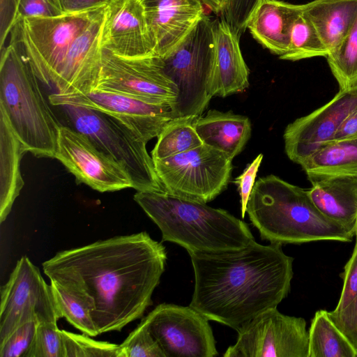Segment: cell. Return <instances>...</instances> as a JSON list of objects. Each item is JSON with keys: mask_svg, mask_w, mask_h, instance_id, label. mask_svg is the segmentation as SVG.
<instances>
[{"mask_svg": "<svg viewBox=\"0 0 357 357\" xmlns=\"http://www.w3.org/2000/svg\"><path fill=\"white\" fill-rule=\"evenodd\" d=\"M63 357H119V345L60 330Z\"/></svg>", "mask_w": 357, "mask_h": 357, "instance_id": "cell-32", "label": "cell"}, {"mask_svg": "<svg viewBox=\"0 0 357 357\" xmlns=\"http://www.w3.org/2000/svg\"><path fill=\"white\" fill-rule=\"evenodd\" d=\"M263 155H258L254 160L248 164L243 172L234 180L238 185V190L241 197V217L244 218L246 213L248 202L255 183V178L261 165Z\"/></svg>", "mask_w": 357, "mask_h": 357, "instance_id": "cell-40", "label": "cell"}, {"mask_svg": "<svg viewBox=\"0 0 357 357\" xmlns=\"http://www.w3.org/2000/svg\"><path fill=\"white\" fill-rule=\"evenodd\" d=\"M215 22L204 14L171 54L159 58L164 72L178 89L171 106L174 118L200 116L214 96Z\"/></svg>", "mask_w": 357, "mask_h": 357, "instance_id": "cell-6", "label": "cell"}, {"mask_svg": "<svg viewBox=\"0 0 357 357\" xmlns=\"http://www.w3.org/2000/svg\"><path fill=\"white\" fill-rule=\"evenodd\" d=\"M51 287L61 318H65L85 335H99L87 305L60 285L51 282Z\"/></svg>", "mask_w": 357, "mask_h": 357, "instance_id": "cell-31", "label": "cell"}, {"mask_svg": "<svg viewBox=\"0 0 357 357\" xmlns=\"http://www.w3.org/2000/svg\"><path fill=\"white\" fill-rule=\"evenodd\" d=\"M167 252L145 231L62 250L44 273L89 307L99 334L142 317L165 271Z\"/></svg>", "mask_w": 357, "mask_h": 357, "instance_id": "cell-1", "label": "cell"}, {"mask_svg": "<svg viewBox=\"0 0 357 357\" xmlns=\"http://www.w3.org/2000/svg\"><path fill=\"white\" fill-rule=\"evenodd\" d=\"M144 319L166 357L218 355L209 320L190 305L162 303Z\"/></svg>", "mask_w": 357, "mask_h": 357, "instance_id": "cell-14", "label": "cell"}, {"mask_svg": "<svg viewBox=\"0 0 357 357\" xmlns=\"http://www.w3.org/2000/svg\"><path fill=\"white\" fill-rule=\"evenodd\" d=\"M48 100L54 106L75 105L103 112L121 122L146 143L158 137L174 118L169 104L98 89L80 93H53Z\"/></svg>", "mask_w": 357, "mask_h": 357, "instance_id": "cell-12", "label": "cell"}, {"mask_svg": "<svg viewBox=\"0 0 357 357\" xmlns=\"http://www.w3.org/2000/svg\"><path fill=\"white\" fill-rule=\"evenodd\" d=\"M246 212L261 238L272 244L349 242L354 236L325 216L310 199L307 190L273 174L255 182Z\"/></svg>", "mask_w": 357, "mask_h": 357, "instance_id": "cell-4", "label": "cell"}, {"mask_svg": "<svg viewBox=\"0 0 357 357\" xmlns=\"http://www.w3.org/2000/svg\"><path fill=\"white\" fill-rule=\"evenodd\" d=\"M101 47L124 57L155 56L140 0H110L106 8Z\"/></svg>", "mask_w": 357, "mask_h": 357, "instance_id": "cell-17", "label": "cell"}, {"mask_svg": "<svg viewBox=\"0 0 357 357\" xmlns=\"http://www.w3.org/2000/svg\"><path fill=\"white\" fill-rule=\"evenodd\" d=\"M155 56L171 54L205 14L202 0H140Z\"/></svg>", "mask_w": 357, "mask_h": 357, "instance_id": "cell-19", "label": "cell"}, {"mask_svg": "<svg viewBox=\"0 0 357 357\" xmlns=\"http://www.w3.org/2000/svg\"><path fill=\"white\" fill-rule=\"evenodd\" d=\"M328 50H334L347 35L357 17V0H314L303 4Z\"/></svg>", "mask_w": 357, "mask_h": 357, "instance_id": "cell-24", "label": "cell"}, {"mask_svg": "<svg viewBox=\"0 0 357 357\" xmlns=\"http://www.w3.org/2000/svg\"><path fill=\"white\" fill-rule=\"evenodd\" d=\"M302 10L303 4L262 0L247 29L255 40L280 57L288 50L292 25Z\"/></svg>", "mask_w": 357, "mask_h": 357, "instance_id": "cell-22", "label": "cell"}, {"mask_svg": "<svg viewBox=\"0 0 357 357\" xmlns=\"http://www.w3.org/2000/svg\"><path fill=\"white\" fill-rule=\"evenodd\" d=\"M328 54L318 31L302 10L292 25L288 50L279 58L294 61Z\"/></svg>", "mask_w": 357, "mask_h": 357, "instance_id": "cell-30", "label": "cell"}, {"mask_svg": "<svg viewBox=\"0 0 357 357\" xmlns=\"http://www.w3.org/2000/svg\"><path fill=\"white\" fill-rule=\"evenodd\" d=\"M357 137V107L342 123L334 140H342Z\"/></svg>", "mask_w": 357, "mask_h": 357, "instance_id": "cell-42", "label": "cell"}, {"mask_svg": "<svg viewBox=\"0 0 357 357\" xmlns=\"http://www.w3.org/2000/svg\"><path fill=\"white\" fill-rule=\"evenodd\" d=\"M60 107L73 129L86 135L126 170L134 189L165 192L144 140L121 122L103 112L75 105Z\"/></svg>", "mask_w": 357, "mask_h": 357, "instance_id": "cell-7", "label": "cell"}, {"mask_svg": "<svg viewBox=\"0 0 357 357\" xmlns=\"http://www.w3.org/2000/svg\"><path fill=\"white\" fill-rule=\"evenodd\" d=\"M189 255L195 273L190 306L236 331L289 292L294 259L281 245L253 241L237 250Z\"/></svg>", "mask_w": 357, "mask_h": 357, "instance_id": "cell-2", "label": "cell"}, {"mask_svg": "<svg viewBox=\"0 0 357 357\" xmlns=\"http://www.w3.org/2000/svg\"><path fill=\"white\" fill-rule=\"evenodd\" d=\"M110 0H56L63 13H70L99 8Z\"/></svg>", "mask_w": 357, "mask_h": 357, "instance_id": "cell-41", "label": "cell"}, {"mask_svg": "<svg viewBox=\"0 0 357 357\" xmlns=\"http://www.w3.org/2000/svg\"><path fill=\"white\" fill-rule=\"evenodd\" d=\"M308 195L327 218L355 235L357 220V173L307 175Z\"/></svg>", "mask_w": 357, "mask_h": 357, "instance_id": "cell-20", "label": "cell"}, {"mask_svg": "<svg viewBox=\"0 0 357 357\" xmlns=\"http://www.w3.org/2000/svg\"><path fill=\"white\" fill-rule=\"evenodd\" d=\"M309 357H357L343 333L331 319L328 312H316L309 330Z\"/></svg>", "mask_w": 357, "mask_h": 357, "instance_id": "cell-27", "label": "cell"}, {"mask_svg": "<svg viewBox=\"0 0 357 357\" xmlns=\"http://www.w3.org/2000/svg\"><path fill=\"white\" fill-rule=\"evenodd\" d=\"M236 331L237 340L224 357H309L305 320L277 307L264 310Z\"/></svg>", "mask_w": 357, "mask_h": 357, "instance_id": "cell-10", "label": "cell"}, {"mask_svg": "<svg viewBox=\"0 0 357 357\" xmlns=\"http://www.w3.org/2000/svg\"><path fill=\"white\" fill-rule=\"evenodd\" d=\"M328 315L357 354V296L346 307L328 312Z\"/></svg>", "mask_w": 357, "mask_h": 357, "instance_id": "cell-37", "label": "cell"}, {"mask_svg": "<svg viewBox=\"0 0 357 357\" xmlns=\"http://www.w3.org/2000/svg\"><path fill=\"white\" fill-rule=\"evenodd\" d=\"M195 128L202 142L227 154L232 160L243 149L251 135L250 119L231 112L209 110L197 116Z\"/></svg>", "mask_w": 357, "mask_h": 357, "instance_id": "cell-23", "label": "cell"}, {"mask_svg": "<svg viewBox=\"0 0 357 357\" xmlns=\"http://www.w3.org/2000/svg\"><path fill=\"white\" fill-rule=\"evenodd\" d=\"M54 158L75 176L78 183L98 192L133 188L126 170L73 128L60 126Z\"/></svg>", "mask_w": 357, "mask_h": 357, "instance_id": "cell-15", "label": "cell"}, {"mask_svg": "<svg viewBox=\"0 0 357 357\" xmlns=\"http://www.w3.org/2000/svg\"><path fill=\"white\" fill-rule=\"evenodd\" d=\"M38 79L15 44L1 49L0 109L26 152L54 158L61 126Z\"/></svg>", "mask_w": 357, "mask_h": 357, "instance_id": "cell-5", "label": "cell"}, {"mask_svg": "<svg viewBox=\"0 0 357 357\" xmlns=\"http://www.w3.org/2000/svg\"><path fill=\"white\" fill-rule=\"evenodd\" d=\"M357 107V89L340 90L324 106L296 119L284 132L288 158L301 164L322 146L333 142L347 116Z\"/></svg>", "mask_w": 357, "mask_h": 357, "instance_id": "cell-16", "label": "cell"}, {"mask_svg": "<svg viewBox=\"0 0 357 357\" xmlns=\"http://www.w3.org/2000/svg\"><path fill=\"white\" fill-rule=\"evenodd\" d=\"M106 8L70 45L53 84L55 93L86 92L96 87L100 68L101 33Z\"/></svg>", "mask_w": 357, "mask_h": 357, "instance_id": "cell-18", "label": "cell"}, {"mask_svg": "<svg viewBox=\"0 0 357 357\" xmlns=\"http://www.w3.org/2000/svg\"><path fill=\"white\" fill-rule=\"evenodd\" d=\"M60 318L51 284L27 257H22L1 288L0 341L27 321L56 323Z\"/></svg>", "mask_w": 357, "mask_h": 357, "instance_id": "cell-11", "label": "cell"}, {"mask_svg": "<svg viewBox=\"0 0 357 357\" xmlns=\"http://www.w3.org/2000/svg\"><path fill=\"white\" fill-rule=\"evenodd\" d=\"M94 89L171 106L178 95L176 85L164 72L158 57H124L103 49Z\"/></svg>", "mask_w": 357, "mask_h": 357, "instance_id": "cell-13", "label": "cell"}, {"mask_svg": "<svg viewBox=\"0 0 357 357\" xmlns=\"http://www.w3.org/2000/svg\"><path fill=\"white\" fill-rule=\"evenodd\" d=\"M119 357H166L143 319L119 345Z\"/></svg>", "mask_w": 357, "mask_h": 357, "instance_id": "cell-33", "label": "cell"}, {"mask_svg": "<svg viewBox=\"0 0 357 357\" xmlns=\"http://www.w3.org/2000/svg\"><path fill=\"white\" fill-rule=\"evenodd\" d=\"M213 75L214 96L222 98L249 86V69L240 48V36L222 17L215 22Z\"/></svg>", "mask_w": 357, "mask_h": 357, "instance_id": "cell-21", "label": "cell"}, {"mask_svg": "<svg viewBox=\"0 0 357 357\" xmlns=\"http://www.w3.org/2000/svg\"><path fill=\"white\" fill-rule=\"evenodd\" d=\"M135 201L158 225L162 241L190 253L242 249L255 241L247 224L228 211L165 192L137 191Z\"/></svg>", "mask_w": 357, "mask_h": 357, "instance_id": "cell-3", "label": "cell"}, {"mask_svg": "<svg viewBox=\"0 0 357 357\" xmlns=\"http://www.w3.org/2000/svg\"><path fill=\"white\" fill-rule=\"evenodd\" d=\"M27 357H63L61 334L56 323L41 322L37 324Z\"/></svg>", "mask_w": 357, "mask_h": 357, "instance_id": "cell-34", "label": "cell"}, {"mask_svg": "<svg viewBox=\"0 0 357 357\" xmlns=\"http://www.w3.org/2000/svg\"><path fill=\"white\" fill-rule=\"evenodd\" d=\"M301 166L307 175L357 173V137L322 146Z\"/></svg>", "mask_w": 357, "mask_h": 357, "instance_id": "cell-26", "label": "cell"}, {"mask_svg": "<svg viewBox=\"0 0 357 357\" xmlns=\"http://www.w3.org/2000/svg\"><path fill=\"white\" fill-rule=\"evenodd\" d=\"M107 5L56 16L22 18L10 31V42L18 47L38 79L53 86L70 45Z\"/></svg>", "mask_w": 357, "mask_h": 357, "instance_id": "cell-8", "label": "cell"}, {"mask_svg": "<svg viewBox=\"0 0 357 357\" xmlns=\"http://www.w3.org/2000/svg\"><path fill=\"white\" fill-rule=\"evenodd\" d=\"M197 116H181L169 121L157 137L151 151L153 160L165 159L202 145L194 124Z\"/></svg>", "mask_w": 357, "mask_h": 357, "instance_id": "cell-28", "label": "cell"}, {"mask_svg": "<svg viewBox=\"0 0 357 357\" xmlns=\"http://www.w3.org/2000/svg\"><path fill=\"white\" fill-rule=\"evenodd\" d=\"M61 14L56 0H19L16 22L24 17H52Z\"/></svg>", "mask_w": 357, "mask_h": 357, "instance_id": "cell-38", "label": "cell"}, {"mask_svg": "<svg viewBox=\"0 0 357 357\" xmlns=\"http://www.w3.org/2000/svg\"><path fill=\"white\" fill-rule=\"evenodd\" d=\"M262 0H227L222 17L241 36Z\"/></svg>", "mask_w": 357, "mask_h": 357, "instance_id": "cell-36", "label": "cell"}, {"mask_svg": "<svg viewBox=\"0 0 357 357\" xmlns=\"http://www.w3.org/2000/svg\"><path fill=\"white\" fill-rule=\"evenodd\" d=\"M153 160L165 192L203 203L212 201L227 188L233 169L231 158L204 144Z\"/></svg>", "mask_w": 357, "mask_h": 357, "instance_id": "cell-9", "label": "cell"}, {"mask_svg": "<svg viewBox=\"0 0 357 357\" xmlns=\"http://www.w3.org/2000/svg\"><path fill=\"white\" fill-rule=\"evenodd\" d=\"M326 59L340 90L357 89V17L347 35Z\"/></svg>", "mask_w": 357, "mask_h": 357, "instance_id": "cell-29", "label": "cell"}, {"mask_svg": "<svg viewBox=\"0 0 357 357\" xmlns=\"http://www.w3.org/2000/svg\"><path fill=\"white\" fill-rule=\"evenodd\" d=\"M356 236V243H357V220H356V228H355V235Z\"/></svg>", "mask_w": 357, "mask_h": 357, "instance_id": "cell-44", "label": "cell"}, {"mask_svg": "<svg viewBox=\"0 0 357 357\" xmlns=\"http://www.w3.org/2000/svg\"><path fill=\"white\" fill-rule=\"evenodd\" d=\"M25 148L10 128L3 112L0 109V222L10 212L24 181L20 173V161Z\"/></svg>", "mask_w": 357, "mask_h": 357, "instance_id": "cell-25", "label": "cell"}, {"mask_svg": "<svg viewBox=\"0 0 357 357\" xmlns=\"http://www.w3.org/2000/svg\"><path fill=\"white\" fill-rule=\"evenodd\" d=\"M38 324V321L33 320L21 324L0 341V356L27 357Z\"/></svg>", "mask_w": 357, "mask_h": 357, "instance_id": "cell-35", "label": "cell"}, {"mask_svg": "<svg viewBox=\"0 0 357 357\" xmlns=\"http://www.w3.org/2000/svg\"><path fill=\"white\" fill-rule=\"evenodd\" d=\"M343 288L338 303L334 310L346 307L357 296V243L351 257L344 266L342 274Z\"/></svg>", "mask_w": 357, "mask_h": 357, "instance_id": "cell-39", "label": "cell"}, {"mask_svg": "<svg viewBox=\"0 0 357 357\" xmlns=\"http://www.w3.org/2000/svg\"><path fill=\"white\" fill-rule=\"evenodd\" d=\"M202 2L211 9L212 11L218 14L222 13L227 0H202Z\"/></svg>", "mask_w": 357, "mask_h": 357, "instance_id": "cell-43", "label": "cell"}]
</instances>
